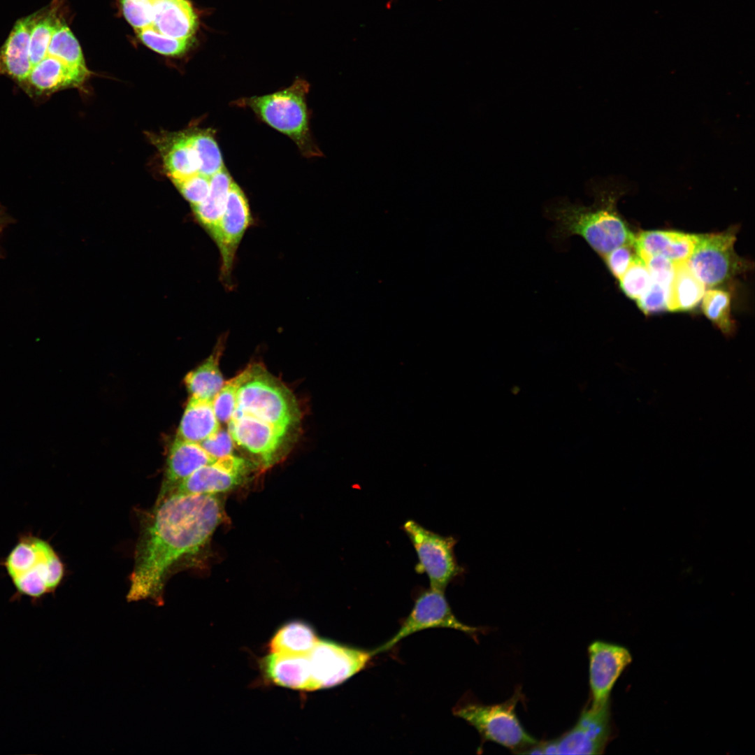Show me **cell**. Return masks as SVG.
Wrapping results in <instances>:
<instances>
[{"label": "cell", "mask_w": 755, "mask_h": 755, "mask_svg": "<svg viewBox=\"0 0 755 755\" xmlns=\"http://www.w3.org/2000/svg\"><path fill=\"white\" fill-rule=\"evenodd\" d=\"M15 589V597L26 596L36 604L55 592L64 575V564L51 544L31 533L19 536L1 561Z\"/></svg>", "instance_id": "3"}, {"label": "cell", "mask_w": 755, "mask_h": 755, "mask_svg": "<svg viewBox=\"0 0 755 755\" xmlns=\"http://www.w3.org/2000/svg\"><path fill=\"white\" fill-rule=\"evenodd\" d=\"M702 309L705 315L715 324L723 333L731 336L735 324L731 314V296L720 289L705 292L702 299Z\"/></svg>", "instance_id": "31"}, {"label": "cell", "mask_w": 755, "mask_h": 755, "mask_svg": "<svg viewBox=\"0 0 755 755\" xmlns=\"http://www.w3.org/2000/svg\"><path fill=\"white\" fill-rule=\"evenodd\" d=\"M123 14L128 22L139 31L152 27L153 4L150 0H120Z\"/></svg>", "instance_id": "35"}, {"label": "cell", "mask_w": 755, "mask_h": 755, "mask_svg": "<svg viewBox=\"0 0 755 755\" xmlns=\"http://www.w3.org/2000/svg\"><path fill=\"white\" fill-rule=\"evenodd\" d=\"M403 530L416 551L417 570L426 574L430 588L445 591L461 572L454 554L455 539L430 531L412 519L403 524Z\"/></svg>", "instance_id": "7"}, {"label": "cell", "mask_w": 755, "mask_h": 755, "mask_svg": "<svg viewBox=\"0 0 755 755\" xmlns=\"http://www.w3.org/2000/svg\"><path fill=\"white\" fill-rule=\"evenodd\" d=\"M33 14L20 19L0 49V74L20 86L31 71L29 41Z\"/></svg>", "instance_id": "19"}, {"label": "cell", "mask_w": 755, "mask_h": 755, "mask_svg": "<svg viewBox=\"0 0 755 755\" xmlns=\"http://www.w3.org/2000/svg\"><path fill=\"white\" fill-rule=\"evenodd\" d=\"M233 412L247 414L288 430L299 419V408L292 393L259 364L239 388Z\"/></svg>", "instance_id": "5"}, {"label": "cell", "mask_w": 755, "mask_h": 755, "mask_svg": "<svg viewBox=\"0 0 755 755\" xmlns=\"http://www.w3.org/2000/svg\"><path fill=\"white\" fill-rule=\"evenodd\" d=\"M700 235L673 231H645L635 238L637 254L661 255L674 263L687 261Z\"/></svg>", "instance_id": "20"}, {"label": "cell", "mask_w": 755, "mask_h": 755, "mask_svg": "<svg viewBox=\"0 0 755 755\" xmlns=\"http://www.w3.org/2000/svg\"><path fill=\"white\" fill-rule=\"evenodd\" d=\"M265 676L273 684L292 689L313 691L308 655L271 653L261 662Z\"/></svg>", "instance_id": "22"}, {"label": "cell", "mask_w": 755, "mask_h": 755, "mask_svg": "<svg viewBox=\"0 0 755 755\" xmlns=\"http://www.w3.org/2000/svg\"><path fill=\"white\" fill-rule=\"evenodd\" d=\"M636 255L634 244H625L616 247L602 257L610 273L619 279Z\"/></svg>", "instance_id": "39"}, {"label": "cell", "mask_w": 755, "mask_h": 755, "mask_svg": "<svg viewBox=\"0 0 755 755\" xmlns=\"http://www.w3.org/2000/svg\"><path fill=\"white\" fill-rule=\"evenodd\" d=\"M151 140L159 150L173 182L199 173V160L187 131L157 135Z\"/></svg>", "instance_id": "18"}, {"label": "cell", "mask_w": 755, "mask_h": 755, "mask_svg": "<svg viewBox=\"0 0 755 755\" xmlns=\"http://www.w3.org/2000/svg\"><path fill=\"white\" fill-rule=\"evenodd\" d=\"M206 452L215 459L232 454L233 440L226 430L221 428L200 443Z\"/></svg>", "instance_id": "40"}, {"label": "cell", "mask_w": 755, "mask_h": 755, "mask_svg": "<svg viewBox=\"0 0 755 755\" xmlns=\"http://www.w3.org/2000/svg\"><path fill=\"white\" fill-rule=\"evenodd\" d=\"M638 255L644 261L652 280L668 287L674 275L675 263L661 255Z\"/></svg>", "instance_id": "38"}, {"label": "cell", "mask_w": 755, "mask_h": 755, "mask_svg": "<svg viewBox=\"0 0 755 755\" xmlns=\"http://www.w3.org/2000/svg\"><path fill=\"white\" fill-rule=\"evenodd\" d=\"M308 83L297 78L289 87L260 96L238 101L252 109L264 122L291 138L303 154L312 157L319 150L312 142L306 105Z\"/></svg>", "instance_id": "4"}, {"label": "cell", "mask_w": 755, "mask_h": 755, "mask_svg": "<svg viewBox=\"0 0 755 755\" xmlns=\"http://www.w3.org/2000/svg\"><path fill=\"white\" fill-rule=\"evenodd\" d=\"M737 229L700 235L689 260V266L705 286L724 283L744 268L743 261L734 250Z\"/></svg>", "instance_id": "8"}, {"label": "cell", "mask_w": 755, "mask_h": 755, "mask_svg": "<svg viewBox=\"0 0 755 755\" xmlns=\"http://www.w3.org/2000/svg\"><path fill=\"white\" fill-rule=\"evenodd\" d=\"M618 280L624 293L634 300L638 299L645 292L652 281L644 261L638 254Z\"/></svg>", "instance_id": "34"}, {"label": "cell", "mask_w": 755, "mask_h": 755, "mask_svg": "<svg viewBox=\"0 0 755 755\" xmlns=\"http://www.w3.org/2000/svg\"><path fill=\"white\" fill-rule=\"evenodd\" d=\"M216 460L206 452L200 443L175 438L169 448L157 503L171 495L184 480L197 469Z\"/></svg>", "instance_id": "17"}, {"label": "cell", "mask_w": 755, "mask_h": 755, "mask_svg": "<svg viewBox=\"0 0 755 755\" xmlns=\"http://www.w3.org/2000/svg\"><path fill=\"white\" fill-rule=\"evenodd\" d=\"M213 401L191 396L182 417L176 438L200 443L220 429Z\"/></svg>", "instance_id": "23"}, {"label": "cell", "mask_w": 755, "mask_h": 755, "mask_svg": "<svg viewBox=\"0 0 755 755\" xmlns=\"http://www.w3.org/2000/svg\"><path fill=\"white\" fill-rule=\"evenodd\" d=\"M610 701L582 710L575 724L556 739L547 741L549 754H601L612 734Z\"/></svg>", "instance_id": "11"}, {"label": "cell", "mask_w": 755, "mask_h": 755, "mask_svg": "<svg viewBox=\"0 0 755 755\" xmlns=\"http://www.w3.org/2000/svg\"><path fill=\"white\" fill-rule=\"evenodd\" d=\"M222 515L216 494H172L157 503L136 547L127 600L161 604L170 570L204 547Z\"/></svg>", "instance_id": "1"}, {"label": "cell", "mask_w": 755, "mask_h": 755, "mask_svg": "<svg viewBox=\"0 0 755 755\" xmlns=\"http://www.w3.org/2000/svg\"><path fill=\"white\" fill-rule=\"evenodd\" d=\"M173 183L192 207L201 203L208 196L210 187V178L198 173Z\"/></svg>", "instance_id": "36"}, {"label": "cell", "mask_w": 755, "mask_h": 755, "mask_svg": "<svg viewBox=\"0 0 755 755\" xmlns=\"http://www.w3.org/2000/svg\"><path fill=\"white\" fill-rule=\"evenodd\" d=\"M319 640L314 628L302 621H292L281 626L271 637L268 648L271 653L290 655H308Z\"/></svg>", "instance_id": "26"}, {"label": "cell", "mask_w": 755, "mask_h": 755, "mask_svg": "<svg viewBox=\"0 0 755 755\" xmlns=\"http://www.w3.org/2000/svg\"><path fill=\"white\" fill-rule=\"evenodd\" d=\"M588 654L591 705L597 707L610 701L615 682L632 657L624 647L601 640L589 646Z\"/></svg>", "instance_id": "15"}, {"label": "cell", "mask_w": 755, "mask_h": 755, "mask_svg": "<svg viewBox=\"0 0 755 755\" xmlns=\"http://www.w3.org/2000/svg\"><path fill=\"white\" fill-rule=\"evenodd\" d=\"M227 424L233 442L257 456L266 467L274 462L289 431L238 412H233Z\"/></svg>", "instance_id": "14"}, {"label": "cell", "mask_w": 755, "mask_h": 755, "mask_svg": "<svg viewBox=\"0 0 755 755\" xmlns=\"http://www.w3.org/2000/svg\"><path fill=\"white\" fill-rule=\"evenodd\" d=\"M152 27L160 33L178 39H193L198 17L187 0H155Z\"/></svg>", "instance_id": "21"}, {"label": "cell", "mask_w": 755, "mask_h": 755, "mask_svg": "<svg viewBox=\"0 0 755 755\" xmlns=\"http://www.w3.org/2000/svg\"><path fill=\"white\" fill-rule=\"evenodd\" d=\"M140 40L152 50L167 56L184 54L191 46L193 39H178L166 36L152 27L136 31Z\"/></svg>", "instance_id": "33"}, {"label": "cell", "mask_w": 755, "mask_h": 755, "mask_svg": "<svg viewBox=\"0 0 755 755\" xmlns=\"http://www.w3.org/2000/svg\"><path fill=\"white\" fill-rule=\"evenodd\" d=\"M233 180L223 168L210 177L208 196L192 208L196 220L214 239L220 220L224 211L228 194Z\"/></svg>", "instance_id": "24"}, {"label": "cell", "mask_w": 755, "mask_h": 755, "mask_svg": "<svg viewBox=\"0 0 755 755\" xmlns=\"http://www.w3.org/2000/svg\"><path fill=\"white\" fill-rule=\"evenodd\" d=\"M668 287L652 281L645 292L637 299L639 308L646 315L668 310Z\"/></svg>", "instance_id": "37"}, {"label": "cell", "mask_w": 755, "mask_h": 755, "mask_svg": "<svg viewBox=\"0 0 755 755\" xmlns=\"http://www.w3.org/2000/svg\"><path fill=\"white\" fill-rule=\"evenodd\" d=\"M595 203L589 207L560 202L549 211L559 237H582L601 257L617 247L634 244L635 236L615 210V195L598 189Z\"/></svg>", "instance_id": "2"}, {"label": "cell", "mask_w": 755, "mask_h": 755, "mask_svg": "<svg viewBox=\"0 0 755 755\" xmlns=\"http://www.w3.org/2000/svg\"><path fill=\"white\" fill-rule=\"evenodd\" d=\"M187 133L199 160L200 174L210 178L224 168L219 147L210 131L194 130Z\"/></svg>", "instance_id": "30"}, {"label": "cell", "mask_w": 755, "mask_h": 755, "mask_svg": "<svg viewBox=\"0 0 755 755\" xmlns=\"http://www.w3.org/2000/svg\"><path fill=\"white\" fill-rule=\"evenodd\" d=\"M251 223L252 216L245 195L233 181L213 239L220 252L222 275L225 280L231 275L237 249Z\"/></svg>", "instance_id": "13"}, {"label": "cell", "mask_w": 755, "mask_h": 755, "mask_svg": "<svg viewBox=\"0 0 755 755\" xmlns=\"http://www.w3.org/2000/svg\"><path fill=\"white\" fill-rule=\"evenodd\" d=\"M252 468L249 461L233 454L226 455L197 469L184 480L172 494H216L226 492L244 482Z\"/></svg>", "instance_id": "12"}, {"label": "cell", "mask_w": 755, "mask_h": 755, "mask_svg": "<svg viewBox=\"0 0 755 755\" xmlns=\"http://www.w3.org/2000/svg\"><path fill=\"white\" fill-rule=\"evenodd\" d=\"M222 350L220 347L195 370L185 378V383L191 396L213 401L224 385V381L219 368Z\"/></svg>", "instance_id": "27"}, {"label": "cell", "mask_w": 755, "mask_h": 755, "mask_svg": "<svg viewBox=\"0 0 755 755\" xmlns=\"http://www.w3.org/2000/svg\"><path fill=\"white\" fill-rule=\"evenodd\" d=\"M60 21L53 10L44 9L33 14L29 41L31 69L47 56L52 36Z\"/></svg>", "instance_id": "29"}, {"label": "cell", "mask_w": 755, "mask_h": 755, "mask_svg": "<svg viewBox=\"0 0 755 755\" xmlns=\"http://www.w3.org/2000/svg\"><path fill=\"white\" fill-rule=\"evenodd\" d=\"M372 652L327 639H319L308 654L312 689L331 688L363 670Z\"/></svg>", "instance_id": "9"}, {"label": "cell", "mask_w": 755, "mask_h": 755, "mask_svg": "<svg viewBox=\"0 0 755 755\" xmlns=\"http://www.w3.org/2000/svg\"><path fill=\"white\" fill-rule=\"evenodd\" d=\"M88 78L59 59L46 56L31 69L20 87L32 99H40L59 90L80 87Z\"/></svg>", "instance_id": "16"}, {"label": "cell", "mask_w": 755, "mask_h": 755, "mask_svg": "<svg viewBox=\"0 0 755 755\" xmlns=\"http://www.w3.org/2000/svg\"><path fill=\"white\" fill-rule=\"evenodd\" d=\"M431 628H447L460 631L477 638L481 628L461 622L453 614L444 591L430 588L416 599L414 606L397 632L387 642L371 651L373 655L386 652L399 641L416 632Z\"/></svg>", "instance_id": "10"}, {"label": "cell", "mask_w": 755, "mask_h": 755, "mask_svg": "<svg viewBox=\"0 0 755 755\" xmlns=\"http://www.w3.org/2000/svg\"><path fill=\"white\" fill-rule=\"evenodd\" d=\"M522 693L518 689L508 700L495 705L466 703L454 714L473 726L484 741H491L522 753L538 740L525 731L516 714Z\"/></svg>", "instance_id": "6"}, {"label": "cell", "mask_w": 755, "mask_h": 755, "mask_svg": "<svg viewBox=\"0 0 755 755\" xmlns=\"http://www.w3.org/2000/svg\"><path fill=\"white\" fill-rule=\"evenodd\" d=\"M257 364L249 366L240 374L224 382L215 396L213 405L220 423H228L236 408L237 392L240 386L253 374Z\"/></svg>", "instance_id": "32"}, {"label": "cell", "mask_w": 755, "mask_h": 755, "mask_svg": "<svg viewBox=\"0 0 755 755\" xmlns=\"http://www.w3.org/2000/svg\"><path fill=\"white\" fill-rule=\"evenodd\" d=\"M705 286L691 269L687 261L675 263V272L668 291V310L687 311L702 301Z\"/></svg>", "instance_id": "25"}, {"label": "cell", "mask_w": 755, "mask_h": 755, "mask_svg": "<svg viewBox=\"0 0 755 755\" xmlns=\"http://www.w3.org/2000/svg\"><path fill=\"white\" fill-rule=\"evenodd\" d=\"M47 56L53 57L70 68L89 76L78 41L62 21L52 36Z\"/></svg>", "instance_id": "28"}, {"label": "cell", "mask_w": 755, "mask_h": 755, "mask_svg": "<svg viewBox=\"0 0 755 755\" xmlns=\"http://www.w3.org/2000/svg\"><path fill=\"white\" fill-rule=\"evenodd\" d=\"M150 1H155V0H150Z\"/></svg>", "instance_id": "41"}]
</instances>
